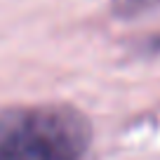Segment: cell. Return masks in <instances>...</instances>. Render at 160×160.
Returning a JSON list of instances; mask_svg holds the SVG:
<instances>
[{"label":"cell","mask_w":160,"mask_h":160,"mask_svg":"<svg viewBox=\"0 0 160 160\" xmlns=\"http://www.w3.org/2000/svg\"><path fill=\"white\" fill-rule=\"evenodd\" d=\"M92 127L68 106L0 111V160H85Z\"/></svg>","instance_id":"cell-1"},{"label":"cell","mask_w":160,"mask_h":160,"mask_svg":"<svg viewBox=\"0 0 160 160\" xmlns=\"http://www.w3.org/2000/svg\"><path fill=\"white\" fill-rule=\"evenodd\" d=\"M111 7L118 17H139V14H148V12L160 10V0H111Z\"/></svg>","instance_id":"cell-2"}]
</instances>
